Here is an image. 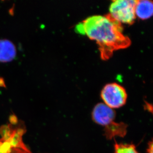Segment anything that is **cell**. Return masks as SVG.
Segmentation results:
<instances>
[{
    "label": "cell",
    "instance_id": "cell-1",
    "mask_svg": "<svg viewBox=\"0 0 153 153\" xmlns=\"http://www.w3.org/2000/svg\"><path fill=\"white\" fill-rule=\"evenodd\" d=\"M76 29L97 43L103 59H108L114 51L130 44V39L123 33L121 24L109 15L90 16L78 24Z\"/></svg>",
    "mask_w": 153,
    "mask_h": 153
},
{
    "label": "cell",
    "instance_id": "cell-2",
    "mask_svg": "<svg viewBox=\"0 0 153 153\" xmlns=\"http://www.w3.org/2000/svg\"><path fill=\"white\" fill-rule=\"evenodd\" d=\"M135 0H116L110 7V16L120 24H132L135 19Z\"/></svg>",
    "mask_w": 153,
    "mask_h": 153
},
{
    "label": "cell",
    "instance_id": "cell-3",
    "mask_svg": "<svg viewBox=\"0 0 153 153\" xmlns=\"http://www.w3.org/2000/svg\"><path fill=\"white\" fill-rule=\"evenodd\" d=\"M101 98L104 104L111 108H120L126 104L127 94L121 85L113 83L104 87L102 91Z\"/></svg>",
    "mask_w": 153,
    "mask_h": 153
},
{
    "label": "cell",
    "instance_id": "cell-4",
    "mask_svg": "<svg viewBox=\"0 0 153 153\" xmlns=\"http://www.w3.org/2000/svg\"><path fill=\"white\" fill-rule=\"evenodd\" d=\"M92 117L95 123L105 127L114 121L116 113L113 108L101 102L94 107Z\"/></svg>",
    "mask_w": 153,
    "mask_h": 153
},
{
    "label": "cell",
    "instance_id": "cell-5",
    "mask_svg": "<svg viewBox=\"0 0 153 153\" xmlns=\"http://www.w3.org/2000/svg\"><path fill=\"white\" fill-rule=\"evenodd\" d=\"M16 48L8 40H0V62H10L16 56Z\"/></svg>",
    "mask_w": 153,
    "mask_h": 153
},
{
    "label": "cell",
    "instance_id": "cell-6",
    "mask_svg": "<svg viewBox=\"0 0 153 153\" xmlns=\"http://www.w3.org/2000/svg\"><path fill=\"white\" fill-rule=\"evenodd\" d=\"M127 126L123 123L113 121L104 129V135L106 138L111 140L116 137H123L127 133Z\"/></svg>",
    "mask_w": 153,
    "mask_h": 153
},
{
    "label": "cell",
    "instance_id": "cell-7",
    "mask_svg": "<svg viewBox=\"0 0 153 153\" xmlns=\"http://www.w3.org/2000/svg\"><path fill=\"white\" fill-rule=\"evenodd\" d=\"M135 14V16L142 20L149 19L153 14V2L148 0L136 1Z\"/></svg>",
    "mask_w": 153,
    "mask_h": 153
},
{
    "label": "cell",
    "instance_id": "cell-8",
    "mask_svg": "<svg viewBox=\"0 0 153 153\" xmlns=\"http://www.w3.org/2000/svg\"><path fill=\"white\" fill-rule=\"evenodd\" d=\"M114 153H139L134 145L126 143H117L114 145Z\"/></svg>",
    "mask_w": 153,
    "mask_h": 153
},
{
    "label": "cell",
    "instance_id": "cell-9",
    "mask_svg": "<svg viewBox=\"0 0 153 153\" xmlns=\"http://www.w3.org/2000/svg\"><path fill=\"white\" fill-rule=\"evenodd\" d=\"M148 153H153V141L149 142L147 149Z\"/></svg>",
    "mask_w": 153,
    "mask_h": 153
},
{
    "label": "cell",
    "instance_id": "cell-10",
    "mask_svg": "<svg viewBox=\"0 0 153 153\" xmlns=\"http://www.w3.org/2000/svg\"><path fill=\"white\" fill-rule=\"evenodd\" d=\"M0 87H5L4 80L3 78L0 77Z\"/></svg>",
    "mask_w": 153,
    "mask_h": 153
}]
</instances>
